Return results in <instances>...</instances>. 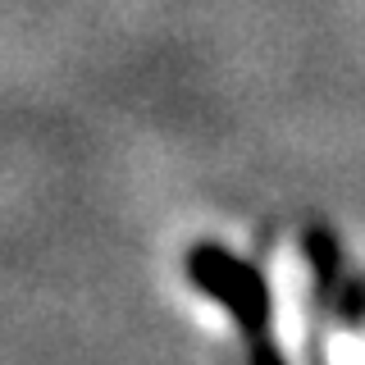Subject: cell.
Listing matches in <instances>:
<instances>
[{"label":"cell","mask_w":365,"mask_h":365,"mask_svg":"<svg viewBox=\"0 0 365 365\" xmlns=\"http://www.w3.org/2000/svg\"><path fill=\"white\" fill-rule=\"evenodd\" d=\"M192 279H197L210 297H220V302L237 315V324H242L251 338L265 334V324H269V302H265V283H260V274L251 269V265L233 260L228 251L197 247V256H192Z\"/></svg>","instance_id":"1"}]
</instances>
